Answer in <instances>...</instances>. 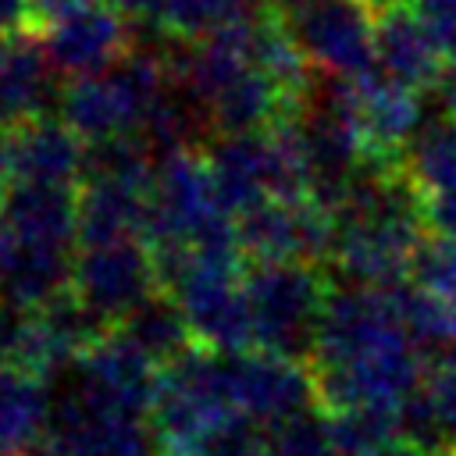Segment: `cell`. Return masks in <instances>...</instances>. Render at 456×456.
<instances>
[{
	"mask_svg": "<svg viewBox=\"0 0 456 456\" xmlns=\"http://www.w3.org/2000/svg\"><path fill=\"white\" fill-rule=\"evenodd\" d=\"M321 410L403 406L428 378V360L395 317L388 289L331 281L310 356Z\"/></svg>",
	"mask_w": 456,
	"mask_h": 456,
	"instance_id": "6da1fadb",
	"label": "cell"
},
{
	"mask_svg": "<svg viewBox=\"0 0 456 456\" xmlns=\"http://www.w3.org/2000/svg\"><path fill=\"white\" fill-rule=\"evenodd\" d=\"M224 378V353L192 342L178 360L160 367L150 406V435L157 456H200L210 435L235 417Z\"/></svg>",
	"mask_w": 456,
	"mask_h": 456,
	"instance_id": "7a4b0ae2",
	"label": "cell"
},
{
	"mask_svg": "<svg viewBox=\"0 0 456 456\" xmlns=\"http://www.w3.org/2000/svg\"><path fill=\"white\" fill-rule=\"evenodd\" d=\"M167 82H171L167 46L164 50L132 46V53L121 57L118 64L68 78V86L61 89V118L86 142L121 132H142Z\"/></svg>",
	"mask_w": 456,
	"mask_h": 456,
	"instance_id": "3957f363",
	"label": "cell"
},
{
	"mask_svg": "<svg viewBox=\"0 0 456 456\" xmlns=\"http://www.w3.org/2000/svg\"><path fill=\"white\" fill-rule=\"evenodd\" d=\"M242 289L256 346L310 363L331 274L314 260H253V267L242 271Z\"/></svg>",
	"mask_w": 456,
	"mask_h": 456,
	"instance_id": "277c9868",
	"label": "cell"
},
{
	"mask_svg": "<svg viewBox=\"0 0 456 456\" xmlns=\"http://www.w3.org/2000/svg\"><path fill=\"white\" fill-rule=\"evenodd\" d=\"M264 7L281 21L317 71L353 78L378 64V18L367 0H264Z\"/></svg>",
	"mask_w": 456,
	"mask_h": 456,
	"instance_id": "5b68a950",
	"label": "cell"
},
{
	"mask_svg": "<svg viewBox=\"0 0 456 456\" xmlns=\"http://www.w3.org/2000/svg\"><path fill=\"white\" fill-rule=\"evenodd\" d=\"M71 374V392H78L96 410L125 417H150L160 385V363L146 349H139L118 324L96 335L78 353Z\"/></svg>",
	"mask_w": 456,
	"mask_h": 456,
	"instance_id": "8992f818",
	"label": "cell"
},
{
	"mask_svg": "<svg viewBox=\"0 0 456 456\" xmlns=\"http://www.w3.org/2000/svg\"><path fill=\"white\" fill-rule=\"evenodd\" d=\"M71 289L107 328L121 324L132 306L160 289L150 242L142 235H121L78 246Z\"/></svg>",
	"mask_w": 456,
	"mask_h": 456,
	"instance_id": "52a82bcc",
	"label": "cell"
},
{
	"mask_svg": "<svg viewBox=\"0 0 456 456\" xmlns=\"http://www.w3.org/2000/svg\"><path fill=\"white\" fill-rule=\"evenodd\" d=\"M239 246L246 260H314L324 264L335 249L338 221L335 214L306 196V200H281L271 196L235 217Z\"/></svg>",
	"mask_w": 456,
	"mask_h": 456,
	"instance_id": "ba28073f",
	"label": "cell"
},
{
	"mask_svg": "<svg viewBox=\"0 0 456 456\" xmlns=\"http://www.w3.org/2000/svg\"><path fill=\"white\" fill-rule=\"evenodd\" d=\"M224 378L239 413L264 428L317 406V381L306 360H292L260 346L224 353Z\"/></svg>",
	"mask_w": 456,
	"mask_h": 456,
	"instance_id": "9c48e42d",
	"label": "cell"
},
{
	"mask_svg": "<svg viewBox=\"0 0 456 456\" xmlns=\"http://www.w3.org/2000/svg\"><path fill=\"white\" fill-rule=\"evenodd\" d=\"M353 107L363 135V160L370 164H403L406 146L424 128V89H413L378 64L349 78Z\"/></svg>",
	"mask_w": 456,
	"mask_h": 456,
	"instance_id": "30bf717a",
	"label": "cell"
},
{
	"mask_svg": "<svg viewBox=\"0 0 456 456\" xmlns=\"http://www.w3.org/2000/svg\"><path fill=\"white\" fill-rule=\"evenodd\" d=\"M167 292H175V299L182 303L192 338L200 346H207L214 353H239V349L256 346L242 274L192 267Z\"/></svg>",
	"mask_w": 456,
	"mask_h": 456,
	"instance_id": "8fae6325",
	"label": "cell"
},
{
	"mask_svg": "<svg viewBox=\"0 0 456 456\" xmlns=\"http://www.w3.org/2000/svg\"><path fill=\"white\" fill-rule=\"evenodd\" d=\"M39 36L53 71L68 78L103 71L128 57L135 46V25L114 4H89L75 14L50 21Z\"/></svg>",
	"mask_w": 456,
	"mask_h": 456,
	"instance_id": "7c38bea8",
	"label": "cell"
},
{
	"mask_svg": "<svg viewBox=\"0 0 456 456\" xmlns=\"http://www.w3.org/2000/svg\"><path fill=\"white\" fill-rule=\"evenodd\" d=\"M0 217L14 242L71 249L78 242V185L14 178L0 203Z\"/></svg>",
	"mask_w": 456,
	"mask_h": 456,
	"instance_id": "4fadbf2b",
	"label": "cell"
},
{
	"mask_svg": "<svg viewBox=\"0 0 456 456\" xmlns=\"http://www.w3.org/2000/svg\"><path fill=\"white\" fill-rule=\"evenodd\" d=\"M14 178L25 182H64L78 185L82 182V164H86V139L64 121L39 114L14 132L4 135Z\"/></svg>",
	"mask_w": 456,
	"mask_h": 456,
	"instance_id": "5bb4252c",
	"label": "cell"
},
{
	"mask_svg": "<svg viewBox=\"0 0 456 456\" xmlns=\"http://www.w3.org/2000/svg\"><path fill=\"white\" fill-rule=\"evenodd\" d=\"M50 68L39 32L0 36V135L46 114Z\"/></svg>",
	"mask_w": 456,
	"mask_h": 456,
	"instance_id": "9a60e30c",
	"label": "cell"
},
{
	"mask_svg": "<svg viewBox=\"0 0 456 456\" xmlns=\"http://www.w3.org/2000/svg\"><path fill=\"white\" fill-rule=\"evenodd\" d=\"M374 61L381 71L392 78L413 86V89H431L438 71H442V53L417 21V14L403 4H392L378 11V28H374Z\"/></svg>",
	"mask_w": 456,
	"mask_h": 456,
	"instance_id": "2e32d148",
	"label": "cell"
},
{
	"mask_svg": "<svg viewBox=\"0 0 456 456\" xmlns=\"http://www.w3.org/2000/svg\"><path fill=\"white\" fill-rule=\"evenodd\" d=\"M53 403L43 374L21 370L14 363L0 367V456L32 452L50 431Z\"/></svg>",
	"mask_w": 456,
	"mask_h": 456,
	"instance_id": "e0dca14e",
	"label": "cell"
},
{
	"mask_svg": "<svg viewBox=\"0 0 456 456\" xmlns=\"http://www.w3.org/2000/svg\"><path fill=\"white\" fill-rule=\"evenodd\" d=\"M71 249L14 242L0 267V303L14 310H39L64 289H71Z\"/></svg>",
	"mask_w": 456,
	"mask_h": 456,
	"instance_id": "ac0fdd59",
	"label": "cell"
},
{
	"mask_svg": "<svg viewBox=\"0 0 456 456\" xmlns=\"http://www.w3.org/2000/svg\"><path fill=\"white\" fill-rule=\"evenodd\" d=\"M150 189L107 178L78 182V246L121 235H142Z\"/></svg>",
	"mask_w": 456,
	"mask_h": 456,
	"instance_id": "d6986e66",
	"label": "cell"
},
{
	"mask_svg": "<svg viewBox=\"0 0 456 456\" xmlns=\"http://www.w3.org/2000/svg\"><path fill=\"white\" fill-rule=\"evenodd\" d=\"M139 349H146L160 367L178 360L196 338H192V328L185 321V310L182 303L175 299V292L167 289H153L139 306H132L125 314V321L118 324Z\"/></svg>",
	"mask_w": 456,
	"mask_h": 456,
	"instance_id": "ffe728a7",
	"label": "cell"
},
{
	"mask_svg": "<svg viewBox=\"0 0 456 456\" xmlns=\"http://www.w3.org/2000/svg\"><path fill=\"white\" fill-rule=\"evenodd\" d=\"M388 296H392L395 317L406 328V335L413 338V346L424 353L428 363H438V356L445 353V346L456 335V310L410 278L392 285Z\"/></svg>",
	"mask_w": 456,
	"mask_h": 456,
	"instance_id": "44dd1931",
	"label": "cell"
},
{
	"mask_svg": "<svg viewBox=\"0 0 456 456\" xmlns=\"http://www.w3.org/2000/svg\"><path fill=\"white\" fill-rule=\"evenodd\" d=\"M403 164L424 196L456 192V118L442 114L438 121H424V128L406 146Z\"/></svg>",
	"mask_w": 456,
	"mask_h": 456,
	"instance_id": "7402d4cb",
	"label": "cell"
},
{
	"mask_svg": "<svg viewBox=\"0 0 456 456\" xmlns=\"http://www.w3.org/2000/svg\"><path fill=\"white\" fill-rule=\"evenodd\" d=\"M256 4H249V0H157L153 32H160L164 39L192 43V39H203V36L224 28L228 21L246 18Z\"/></svg>",
	"mask_w": 456,
	"mask_h": 456,
	"instance_id": "603a6c76",
	"label": "cell"
},
{
	"mask_svg": "<svg viewBox=\"0 0 456 456\" xmlns=\"http://www.w3.org/2000/svg\"><path fill=\"white\" fill-rule=\"evenodd\" d=\"M328 417V435L346 456H374L378 449L399 442V406H346L321 410Z\"/></svg>",
	"mask_w": 456,
	"mask_h": 456,
	"instance_id": "cb8c5ba5",
	"label": "cell"
},
{
	"mask_svg": "<svg viewBox=\"0 0 456 456\" xmlns=\"http://www.w3.org/2000/svg\"><path fill=\"white\" fill-rule=\"evenodd\" d=\"M410 281H417L420 289H428L456 310V239L431 228L413 249Z\"/></svg>",
	"mask_w": 456,
	"mask_h": 456,
	"instance_id": "d4e9b609",
	"label": "cell"
},
{
	"mask_svg": "<svg viewBox=\"0 0 456 456\" xmlns=\"http://www.w3.org/2000/svg\"><path fill=\"white\" fill-rule=\"evenodd\" d=\"M200 456H271V435L260 420L235 413L228 424H221Z\"/></svg>",
	"mask_w": 456,
	"mask_h": 456,
	"instance_id": "484cf974",
	"label": "cell"
},
{
	"mask_svg": "<svg viewBox=\"0 0 456 456\" xmlns=\"http://www.w3.org/2000/svg\"><path fill=\"white\" fill-rule=\"evenodd\" d=\"M410 11L438 46L442 61H456V0H410Z\"/></svg>",
	"mask_w": 456,
	"mask_h": 456,
	"instance_id": "4316f807",
	"label": "cell"
},
{
	"mask_svg": "<svg viewBox=\"0 0 456 456\" xmlns=\"http://www.w3.org/2000/svg\"><path fill=\"white\" fill-rule=\"evenodd\" d=\"M424 385H428V392L435 399V410H438V420H442L449 452H456V370L445 367V363H435L428 370Z\"/></svg>",
	"mask_w": 456,
	"mask_h": 456,
	"instance_id": "83f0119b",
	"label": "cell"
},
{
	"mask_svg": "<svg viewBox=\"0 0 456 456\" xmlns=\"http://www.w3.org/2000/svg\"><path fill=\"white\" fill-rule=\"evenodd\" d=\"M14 32H39L32 0H0V36Z\"/></svg>",
	"mask_w": 456,
	"mask_h": 456,
	"instance_id": "f1b7e54d",
	"label": "cell"
},
{
	"mask_svg": "<svg viewBox=\"0 0 456 456\" xmlns=\"http://www.w3.org/2000/svg\"><path fill=\"white\" fill-rule=\"evenodd\" d=\"M25 456H96L82 438H75L71 431H61V428H53L32 452H25Z\"/></svg>",
	"mask_w": 456,
	"mask_h": 456,
	"instance_id": "f546056e",
	"label": "cell"
},
{
	"mask_svg": "<svg viewBox=\"0 0 456 456\" xmlns=\"http://www.w3.org/2000/svg\"><path fill=\"white\" fill-rule=\"evenodd\" d=\"M428 221L435 232H445L456 239V192L428 196Z\"/></svg>",
	"mask_w": 456,
	"mask_h": 456,
	"instance_id": "4dcf8cb0",
	"label": "cell"
},
{
	"mask_svg": "<svg viewBox=\"0 0 456 456\" xmlns=\"http://www.w3.org/2000/svg\"><path fill=\"white\" fill-rule=\"evenodd\" d=\"M431 93H435V103L442 107V114L456 118V61H445V64H442V71H438Z\"/></svg>",
	"mask_w": 456,
	"mask_h": 456,
	"instance_id": "1f68e13d",
	"label": "cell"
},
{
	"mask_svg": "<svg viewBox=\"0 0 456 456\" xmlns=\"http://www.w3.org/2000/svg\"><path fill=\"white\" fill-rule=\"evenodd\" d=\"M89 4H96V0H32V11H36V21H39V32H43L50 21H57L64 14H75Z\"/></svg>",
	"mask_w": 456,
	"mask_h": 456,
	"instance_id": "d6a6232c",
	"label": "cell"
},
{
	"mask_svg": "<svg viewBox=\"0 0 456 456\" xmlns=\"http://www.w3.org/2000/svg\"><path fill=\"white\" fill-rule=\"evenodd\" d=\"M11 182H14V167H11V153H7V139L0 135V203H4V196H7V189H11Z\"/></svg>",
	"mask_w": 456,
	"mask_h": 456,
	"instance_id": "836d02e7",
	"label": "cell"
},
{
	"mask_svg": "<svg viewBox=\"0 0 456 456\" xmlns=\"http://www.w3.org/2000/svg\"><path fill=\"white\" fill-rule=\"evenodd\" d=\"M374 456H428V452H420V449H413V445H406V442L399 438V442H392V445L378 449Z\"/></svg>",
	"mask_w": 456,
	"mask_h": 456,
	"instance_id": "e575fe53",
	"label": "cell"
},
{
	"mask_svg": "<svg viewBox=\"0 0 456 456\" xmlns=\"http://www.w3.org/2000/svg\"><path fill=\"white\" fill-rule=\"evenodd\" d=\"M14 249V235H11V228H7V221L0 217V267H4V260H7V253Z\"/></svg>",
	"mask_w": 456,
	"mask_h": 456,
	"instance_id": "d590c367",
	"label": "cell"
},
{
	"mask_svg": "<svg viewBox=\"0 0 456 456\" xmlns=\"http://www.w3.org/2000/svg\"><path fill=\"white\" fill-rule=\"evenodd\" d=\"M438 363H445V367H452V370H456V335H452V342L445 346V353L438 356Z\"/></svg>",
	"mask_w": 456,
	"mask_h": 456,
	"instance_id": "8d00e7d4",
	"label": "cell"
},
{
	"mask_svg": "<svg viewBox=\"0 0 456 456\" xmlns=\"http://www.w3.org/2000/svg\"><path fill=\"white\" fill-rule=\"evenodd\" d=\"M374 11H385V7H392V4H403V0H367Z\"/></svg>",
	"mask_w": 456,
	"mask_h": 456,
	"instance_id": "74e56055",
	"label": "cell"
},
{
	"mask_svg": "<svg viewBox=\"0 0 456 456\" xmlns=\"http://www.w3.org/2000/svg\"><path fill=\"white\" fill-rule=\"evenodd\" d=\"M7 363V356H4V335H0V367Z\"/></svg>",
	"mask_w": 456,
	"mask_h": 456,
	"instance_id": "f35d334b",
	"label": "cell"
},
{
	"mask_svg": "<svg viewBox=\"0 0 456 456\" xmlns=\"http://www.w3.org/2000/svg\"><path fill=\"white\" fill-rule=\"evenodd\" d=\"M449 456H456V452H449Z\"/></svg>",
	"mask_w": 456,
	"mask_h": 456,
	"instance_id": "ab89813d",
	"label": "cell"
}]
</instances>
